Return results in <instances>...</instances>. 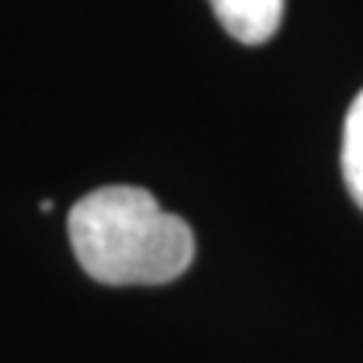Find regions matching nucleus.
I'll list each match as a JSON object with an SVG mask.
<instances>
[{
  "mask_svg": "<svg viewBox=\"0 0 363 363\" xmlns=\"http://www.w3.org/2000/svg\"><path fill=\"white\" fill-rule=\"evenodd\" d=\"M67 233L79 267L100 285H167L194 260L191 227L136 185L85 194L67 215Z\"/></svg>",
  "mask_w": 363,
  "mask_h": 363,
  "instance_id": "nucleus-1",
  "label": "nucleus"
},
{
  "mask_svg": "<svg viewBox=\"0 0 363 363\" xmlns=\"http://www.w3.org/2000/svg\"><path fill=\"white\" fill-rule=\"evenodd\" d=\"M221 28L245 45L267 43L281 28L285 0H209Z\"/></svg>",
  "mask_w": 363,
  "mask_h": 363,
  "instance_id": "nucleus-2",
  "label": "nucleus"
},
{
  "mask_svg": "<svg viewBox=\"0 0 363 363\" xmlns=\"http://www.w3.org/2000/svg\"><path fill=\"white\" fill-rule=\"evenodd\" d=\"M342 176L348 185V194L363 209V91L354 97L342 133Z\"/></svg>",
  "mask_w": 363,
  "mask_h": 363,
  "instance_id": "nucleus-3",
  "label": "nucleus"
}]
</instances>
